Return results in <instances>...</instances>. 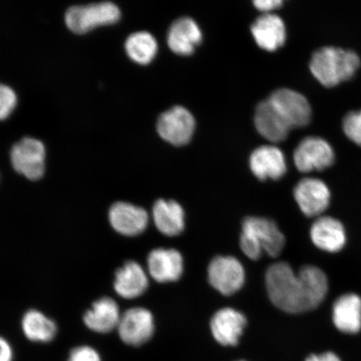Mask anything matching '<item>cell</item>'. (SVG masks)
<instances>
[{
	"label": "cell",
	"instance_id": "5bb4252c",
	"mask_svg": "<svg viewBox=\"0 0 361 361\" xmlns=\"http://www.w3.org/2000/svg\"><path fill=\"white\" fill-rule=\"evenodd\" d=\"M149 273L157 282L178 281L183 272V259L178 250L157 248L148 255Z\"/></svg>",
	"mask_w": 361,
	"mask_h": 361
},
{
	"label": "cell",
	"instance_id": "44dd1931",
	"mask_svg": "<svg viewBox=\"0 0 361 361\" xmlns=\"http://www.w3.org/2000/svg\"><path fill=\"white\" fill-rule=\"evenodd\" d=\"M148 279L142 266L135 261L126 263L116 271L115 290L124 299H135L147 290Z\"/></svg>",
	"mask_w": 361,
	"mask_h": 361
},
{
	"label": "cell",
	"instance_id": "83f0119b",
	"mask_svg": "<svg viewBox=\"0 0 361 361\" xmlns=\"http://www.w3.org/2000/svg\"><path fill=\"white\" fill-rule=\"evenodd\" d=\"M68 361H101V358L92 347L80 346L72 350Z\"/></svg>",
	"mask_w": 361,
	"mask_h": 361
},
{
	"label": "cell",
	"instance_id": "5b68a950",
	"mask_svg": "<svg viewBox=\"0 0 361 361\" xmlns=\"http://www.w3.org/2000/svg\"><path fill=\"white\" fill-rule=\"evenodd\" d=\"M207 276L212 287L229 296L241 290L245 282V270L234 257L218 256L211 261Z\"/></svg>",
	"mask_w": 361,
	"mask_h": 361
},
{
	"label": "cell",
	"instance_id": "ba28073f",
	"mask_svg": "<svg viewBox=\"0 0 361 361\" xmlns=\"http://www.w3.org/2000/svg\"><path fill=\"white\" fill-rule=\"evenodd\" d=\"M293 160L298 170L309 173L313 170L322 171L331 166L335 161V152L326 140L318 137H308L300 142L293 152Z\"/></svg>",
	"mask_w": 361,
	"mask_h": 361
},
{
	"label": "cell",
	"instance_id": "7c38bea8",
	"mask_svg": "<svg viewBox=\"0 0 361 361\" xmlns=\"http://www.w3.org/2000/svg\"><path fill=\"white\" fill-rule=\"evenodd\" d=\"M246 326L245 315L228 307L216 311L210 322L212 335L224 346L237 345Z\"/></svg>",
	"mask_w": 361,
	"mask_h": 361
},
{
	"label": "cell",
	"instance_id": "e0dca14e",
	"mask_svg": "<svg viewBox=\"0 0 361 361\" xmlns=\"http://www.w3.org/2000/svg\"><path fill=\"white\" fill-rule=\"evenodd\" d=\"M255 123L258 132L273 142L284 141L291 129L269 98L257 106Z\"/></svg>",
	"mask_w": 361,
	"mask_h": 361
},
{
	"label": "cell",
	"instance_id": "ac0fdd59",
	"mask_svg": "<svg viewBox=\"0 0 361 361\" xmlns=\"http://www.w3.org/2000/svg\"><path fill=\"white\" fill-rule=\"evenodd\" d=\"M251 31L259 47L269 51L281 47L286 42V25L281 17L272 13H264L257 18Z\"/></svg>",
	"mask_w": 361,
	"mask_h": 361
},
{
	"label": "cell",
	"instance_id": "603a6c76",
	"mask_svg": "<svg viewBox=\"0 0 361 361\" xmlns=\"http://www.w3.org/2000/svg\"><path fill=\"white\" fill-rule=\"evenodd\" d=\"M152 215L157 228L166 236L179 235L184 230V210L176 201L157 200Z\"/></svg>",
	"mask_w": 361,
	"mask_h": 361
},
{
	"label": "cell",
	"instance_id": "ffe728a7",
	"mask_svg": "<svg viewBox=\"0 0 361 361\" xmlns=\"http://www.w3.org/2000/svg\"><path fill=\"white\" fill-rule=\"evenodd\" d=\"M202 31L192 18L182 17L171 25L168 43L170 49L178 55H190L202 42Z\"/></svg>",
	"mask_w": 361,
	"mask_h": 361
},
{
	"label": "cell",
	"instance_id": "7402d4cb",
	"mask_svg": "<svg viewBox=\"0 0 361 361\" xmlns=\"http://www.w3.org/2000/svg\"><path fill=\"white\" fill-rule=\"evenodd\" d=\"M121 317L116 301L106 297L94 302L92 310L85 313L84 322L92 331L106 334L118 327Z\"/></svg>",
	"mask_w": 361,
	"mask_h": 361
},
{
	"label": "cell",
	"instance_id": "7a4b0ae2",
	"mask_svg": "<svg viewBox=\"0 0 361 361\" xmlns=\"http://www.w3.org/2000/svg\"><path fill=\"white\" fill-rule=\"evenodd\" d=\"M240 248L252 260L260 259L263 252L277 258L286 246V237L274 221L261 216H247L243 220Z\"/></svg>",
	"mask_w": 361,
	"mask_h": 361
},
{
	"label": "cell",
	"instance_id": "9c48e42d",
	"mask_svg": "<svg viewBox=\"0 0 361 361\" xmlns=\"http://www.w3.org/2000/svg\"><path fill=\"white\" fill-rule=\"evenodd\" d=\"M269 99L291 129L303 128L309 124L312 111L303 94L291 89L281 88L275 90Z\"/></svg>",
	"mask_w": 361,
	"mask_h": 361
},
{
	"label": "cell",
	"instance_id": "4316f807",
	"mask_svg": "<svg viewBox=\"0 0 361 361\" xmlns=\"http://www.w3.org/2000/svg\"><path fill=\"white\" fill-rule=\"evenodd\" d=\"M16 96L7 85L0 87V118L6 119L16 106Z\"/></svg>",
	"mask_w": 361,
	"mask_h": 361
},
{
	"label": "cell",
	"instance_id": "30bf717a",
	"mask_svg": "<svg viewBox=\"0 0 361 361\" xmlns=\"http://www.w3.org/2000/svg\"><path fill=\"white\" fill-rule=\"evenodd\" d=\"M117 329L121 341L126 345H142L154 334V319L150 311L137 307L121 314Z\"/></svg>",
	"mask_w": 361,
	"mask_h": 361
},
{
	"label": "cell",
	"instance_id": "f1b7e54d",
	"mask_svg": "<svg viewBox=\"0 0 361 361\" xmlns=\"http://www.w3.org/2000/svg\"><path fill=\"white\" fill-rule=\"evenodd\" d=\"M282 0H256L254 4L257 8L264 13H269L281 6Z\"/></svg>",
	"mask_w": 361,
	"mask_h": 361
},
{
	"label": "cell",
	"instance_id": "f546056e",
	"mask_svg": "<svg viewBox=\"0 0 361 361\" xmlns=\"http://www.w3.org/2000/svg\"><path fill=\"white\" fill-rule=\"evenodd\" d=\"M305 361H341V360L334 352L328 351L320 355H311Z\"/></svg>",
	"mask_w": 361,
	"mask_h": 361
},
{
	"label": "cell",
	"instance_id": "2e32d148",
	"mask_svg": "<svg viewBox=\"0 0 361 361\" xmlns=\"http://www.w3.org/2000/svg\"><path fill=\"white\" fill-rule=\"evenodd\" d=\"M250 169L259 180H277L287 171L286 157L281 149L274 146H261L252 152Z\"/></svg>",
	"mask_w": 361,
	"mask_h": 361
},
{
	"label": "cell",
	"instance_id": "8992f818",
	"mask_svg": "<svg viewBox=\"0 0 361 361\" xmlns=\"http://www.w3.org/2000/svg\"><path fill=\"white\" fill-rule=\"evenodd\" d=\"M157 130L165 141L175 146H183L192 137L195 119L186 108L174 106L161 114L157 120Z\"/></svg>",
	"mask_w": 361,
	"mask_h": 361
},
{
	"label": "cell",
	"instance_id": "d4e9b609",
	"mask_svg": "<svg viewBox=\"0 0 361 361\" xmlns=\"http://www.w3.org/2000/svg\"><path fill=\"white\" fill-rule=\"evenodd\" d=\"M125 48L133 61L147 65L156 56L157 44L150 33L140 31L129 35L126 40Z\"/></svg>",
	"mask_w": 361,
	"mask_h": 361
},
{
	"label": "cell",
	"instance_id": "277c9868",
	"mask_svg": "<svg viewBox=\"0 0 361 361\" xmlns=\"http://www.w3.org/2000/svg\"><path fill=\"white\" fill-rule=\"evenodd\" d=\"M118 7L111 2L72 6L66 13V24L71 31L84 34L94 27L113 24L120 19Z\"/></svg>",
	"mask_w": 361,
	"mask_h": 361
},
{
	"label": "cell",
	"instance_id": "52a82bcc",
	"mask_svg": "<svg viewBox=\"0 0 361 361\" xmlns=\"http://www.w3.org/2000/svg\"><path fill=\"white\" fill-rule=\"evenodd\" d=\"M45 151L39 140L25 137L13 146L11 159L13 168L30 180H38L44 171Z\"/></svg>",
	"mask_w": 361,
	"mask_h": 361
},
{
	"label": "cell",
	"instance_id": "9a60e30c",
	"mask_svg": "<svg viewBox=\"0 0 361 361\" xmlns=\"http://www.w3.org/2000/svg\"><path fill=\"white\" fill-rule=\"evenodd\" d=\"M310 238L319 250L329 252H340L346 243L344 226L340 221L331 216H319L311 226Z\"/></svg>",
	"mask_w": 361,
	"mask_h": 361
},
{
	"label": "cell",
	"instance_id": "4dcf8cb0",
	"mask_svg": "<svg viewBox=\"0 0 361 361\" xmlns=\"http://www.w3.org/2000/svg\"><path fill=\"white\" fill-rule=\"evenodd\" d=\"M0 345H1V359H0V361H11L12 350L8 343L6 340H4V338H1Z\"/></svg>",
	"mask_w": 361,
	"mask_h": 361
},
{
	"label": "cell",
	"instance_id": "8fae6325",
	"mask_svg": "<svg viewBox=\"0 0 361 361\" xmlns=\"http://www.w3.org/2000/svg\"><path fill=\"white\" fill-rule=\"evenodd\" d=\"M302 213L312 218L322 215L331 202V191L322 180L313 178L301 179L293 190Z\"/></svg>",
	"mask_w": 361,
	"mask_h": 361
},
{
	"label": "cell",
	"instance_id": "4fadbf2b",
	"mask_svg": "<svg viewBox=\"0 0 361 361\" xmlns=\"http://www.w3.org/2000/svg\"><path fill=\"white\" fill-rule=\"evenodd\" d=\"M145 210L128 202H118L109 211L112 228L125 236H137L145 231L148 224Z\"/></svg>",
	"mask_w": 361,
	"mask_h": 361
},
{
	"label": "cell",
	"instance_id": "1f68e13d",
	"mask_svg": "<svg viewBox=\"0 0 361 361\" xmlns=\"http://www.w3.org/2000/svg\"><path fill=\"white\" fill-rule=\"evenodd\" d=\"M238 361H245V360H238Z\"/></svg>",
	"mask_w": 361,
	"mask_h": 361
},
{
	"label": "cell",
	"instance_id": "d6986e66",
	"mask_svg": "<svg viewBox=\"0 0 361 361\" xmlns=\"http://www.w3.org/2000/svg\"><path fill=\"white\" fill-rule=\"evenodd\" d=\"M333 323L342 333L355 335L361 331V297L345 293L338 297L333 306Z\"/></svg>",
	"mask_w": 361,
	"mask_h": 361
},
{
	"label": "cell",
	"instance_id": "6da1fadb",
	"mask_svg": "<svg viewBox=\"0 0 361 361\" xmlns=\"http://www.w3.org/2000/svg\"><path fill=\"white\" fill-rule=\"evenodd\" d=\"M265 281L272 303L290 314L317 308L329 290L326 274L312 265L304 266L295 274L290 264L279 262L268 269Z\"/></svg>",
	"mask_w": 361,
	"mask_h": 361
},
{
	"label": "cell",
	"instance_id": "cb8c5ba5",
	"mask_svg": "<svg viewBox=\"0 0 361 361\" xmlns=\"http://www.w3.org/2000/svg\"><path fill=\"white\" fill-rule=\"evenodd\" d=\"M25 335L31 341L47 343L55 338L57 327L55 322L37 310H30L22 320Z\"/></svg>",
	"mask_w": 361,
	"mask_h": 361
},
{
	"label": "cell",
	"instance_id": "484cf974",
	"mask_svg": "<svg viewBox=\"0 0 361 361\" xmlns=\"http://www.w3.org/2000/svg\"><path fill=\"white\" fill-rule=\"evenodd\" d=\"M343 129L347 137L361 146V110L349 112L345 116Z\"/></svg>",
	"mask_w": 361,
	"mask_h": 361
},
{
	"label": "cell",
	"instance_id": "3957f363",
	"mask_svg": "<svg viewBox=\"0 0 361 361\" xmlns=\"http://www.w3.org/2000/svg\"><path fill=\"white\" fill-rule=\"evenodd\" d=\"M360 65L357 54L350 49L326 47L316 51L310 67L314 78L324 87H331L353 78Z\"/></svg>",
	"mask_w": 361,
	"mask_h": 361
}]
</instances>
